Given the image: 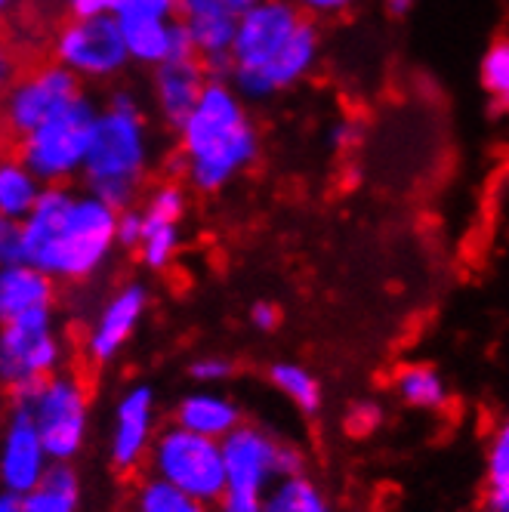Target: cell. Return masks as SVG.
Segmentation results:
<instances>
[{
    "label": "cell",
    "instance_id": "obj_2",
    "mask_svg": "<svg viewBox=\"0 0 509 512\" xmlns=\"http://www.w3.org/2000/svg\"><path fill=\"white\" fill-rule=\"evenodd\" d=\"M167 158L170 179H183L198 195H216L260 161L263 136L250 102L226 78H210L192 115L176 133Z\"/></svg>",
    "mask_w": 509,
    "mask_h": 512
},
{
    "label": "cell",
    "instance_id": "obj_22",
    "mask_svg": "<svg viewBox=\"0 0 509 512\" xmlns=\"http://www.w3.org/2000/svg\"><path fill=\"white\" fill-rule=\"evenodd\" d=\"M44 182L34 176L16 155L0 164V219L4 223H22V219L38 207L44 195Z\"/></svg>",
    "mask_w": 509,
    "mask_h": 512
},
{
    "label": "cell",
    "instance_id": "obj_7",
    "mask_svg": "<svg viewBox=\"0 0 509 512\" xmlns=\"http://www.w3.org/2000/svg\"><path fill=\"white\" fill-rule=\"evenodd\" d=\"M149 475L186 491L189 497L216 506L226 494V454L223 442L189 432L179 423L158 429V438L149 454Z\"/></svg>",
    "mask_w": 509,
    "mask_h": 512
},
{
    "label": "cell",
    "instance_id": "obj_29",
    "mask_svg": "<svg viewBox=\"0 0 509 512\" xmlns=\"http://www.w3.org/2000/svg\"><path fill=\"white\" fill-rule=\"evenodd\" d=\"M118 22L139 19H176V0H115Z\"/></svg>",
    "mask_w": 509,
    "mask_h": 512
},
{
    "label": "cell",
    "instance_id": "obj_15",
    "mask_svg": "<svg viewBox=\"0 0 509 512\" xmlns=\"http://www.w3.org/2000/svg\"><path fill=\"white\" fill-rule=\"evenodd\" d=\"M50 466L53 460L31 414L10 401L4 435H0V485L10 494L25 497L44 485Z\"/></svg>",
    "mask_w": 509,
    "mask_h": 512
},
{
    "label": "cell",
    "instance_id": "obj_20",
    "mask_svg": "<svg viewBox=\"0 0 509 512\" xmlns=\"http://www.w3.org/2000/svg\"><path fill=\"white\" fill-rule=\"evenodd\" d=\"M56 281L28 263L0 266V318L13 321L34 309H53Z\"/></svg>",
    "mask_w": 509,
    "mask_h": 512
},
{
    "label": "cell",
    "instance_id": "obj_23",
    "mask_svg": "<svg viewBox=\"0 0 509 512\" xmlns=\"http://www.w3.org/2000/svg\"><path fill=\"white\" fill-rule=\"evenodd\" d=\"M81 479L71 463H53L38 491L22 497L19 512H78Z\"/></svg>",
    "mask_w": 509,
    "mask_h": 512
},
{
    "label": "cell",
    "instance_id": "obj_24",
    "mask_svg": "<svg viewBox=\"0 0 509 512\" xmlns=\"http://www.w3.org/2000/svg\"><path fill=\"white\" fill-rule=\"evenodd\" d=\"M485 512H509V411L491 432L485 451Z\"/></svg>",
    "mask_w": 509,
    "mask_h": 512
},
{
    "label": "cell",
    "instance_id": "obj_25",
    "mask_svg": "<svg viewBox=\"0 0 509 512\" xmlns=\"http://www.w3.org/2000/svg\"><path fill=\"white\" fill-rule=\"evenodd\" d=\"M266 374H269L272 389L281 392L300 414L315 417L321 411V401H324L321 380L309 368H303L297 361H275V364H269Z\"/></svg>",
    "mask_w": 509,
    "mask_h": 512
},
{
    "label": "cell",
    "instance_id": "obj_5",
    "mask_svg": "<svg viewBox=\"0 0 509 512\" xmlns=\"http://www.w3.org/2000/svg\"><path fill=\"white\" fill-rule=\"evenodd\" d=\"M102 102L84 90L75 102H68L59 115L44 121L38 130L13 142V155L38 176L44 186H75L84 176L93 133L99 124Z\"/></svg>",
    "mask_w": 509,
    "mask_h": 512
},
{
    "label": "cell",
    "instance_id": "obj_8",
    "mask_svg": "<svg viewBox=\"0 0 509 512\" xmlns=\"http://www.w3.org/2000/svg\"><path fill=\"white\" fill-rule=\"evenodd\" d=\"M50 59L68 68L87 90L121 84L133 65L118 16L65 19L50 38Z\"/></svg>",
    "mask_w": 509,
    "mask_h": 512
},
{
    "label": "cell",
    "instance_id": "obj_19",
    "mask_svg": "<svg viewBox=\"0 0 509 512\" xmlns=\"http://www.w3.org/2000/svg\"><path fill=\"white\" fill-rule=\"evenodd\" d=\"M173 423H179L189 432L216 438V442H226V438L244 423V411L235 398L216 392V389H195L183 395L173 408Z\"/></svg>",
    "mask_w": 509,
    "mask_h": 512
},
{
    "label": "cell",
    "instance_id": "obj_1",
    "mask_svg": "<svg viewBox=\"0 0 509 512\" xmlns=\"http://www.w3.org/2000/svg\"><path fill=\"white\" fill-rule=\"evenodd\" d=\"M121 210L84 186H47L38 207L19 223L22 263L56 284H84L112 263Z\"/></svg>",
    "mask_w": 509,
    "mask_h": 512
},
{
    "label": "cell",
    "instance_id": "obj_9",
    "mask_svg": "<svg viewBox=\"0 0 509 512\" xmlns=\"http://www.w3.org/2000/svg\"><path fill=\"white\" fill-rule=\"evenodd\" d=\"M226 494L266 500L272 485L306 472V457L294 442H284L260 423H241L226 442Z\"/></svg>",
    "mask_w": 509,
    "mask_h": 512
},
{
    "label": "cell",
    "instance_id": "obj_4",
    "mask_svg": "<svg viewBox=\"0 0 509 512\" xmlns=\"http://www.w3.org/2000/svg\"><path fill=\"white\" fill-rule=\"evenodd\" d=\"M155 158L158 149L149 96L130 84L108 87L81 186L115 210L136 207L149 192L145 186H149Z\"/></svg>",
    "mask_w": 509,
    "mask_h": 512
},
{
    "label": "cell",
    "instance_id": "obj_11",
    "mask_svg": "<svg viewBox=\"0 0 509 512\" xmlns=\"http://www.w3.org/2000/svg\"><path fill=\"white\" fill-rule=\"evenodd\" d=\"M84 90L87 87L56 59L34 62L31 68L19 71L4 90V130L16 142L59 115Z\"/></svg>",
    "mask_w": 509,
    "mask_h": 512
},
{
    "label": "cell",
    "instance_id": "obj_27",
    "mask_svg": "<svg viewBox=\"0 0 509 512\" xmlns=\"http://www.w3.org/2000/svg\"><path fill=\"white\" fill-rule=\"evenodd\" d=\"M133 512H213V506L149 475L133 491Z\"/></svg>",
    "mask_w": 509,
    "mask_h": 512
},
{
    "label": "cell",
    "instance_id": "obj_12",
    "mask_svg": "<svg viewBox=\"0 0 509 512\" xmlns=\"http://www.w3.org/2000/svg\"><path fill=\"white\" fill-rule=\"evenodd\" d=\"M142 238L136 260L145 272H167L183 250V223L189 213V186L183 179H161L139 201Z\"/></svg>",
    "mask_w": 509,
    "mask_h": 512
},
{
    "label": "cell",
    "instance_id": "obj_13",
    "mask_svg": "<svg viewBox=\"0 0 509 512\" xmlns=\"http://www.w3.org/2000/svg\"><path fill=\"white\" fill-rule=\"evenodd\" d=\"M158 398L149 383L127 386L112 414V432H108V463L121 475H133L149 466V454L158 438Z\"/></svg>",
    "mask_w": 509,
    "mask_h": 512
},
{
    "label": "cell",
    "instance_id": "obj_37",
    "mask_svg": "<svg viewBox=\"0 0 509 512\" xmlns=\"http://www.w3.org/2000/svg\"><path fill=\"white\" fill-rule=\"evenodd\" d=\"M19 509H22V497L19 494H10V491L0 494V512H19Z\"/></svg>",
    "mask_w": 509,
    "mask_h": 512
},
{
    "label": "cell",
    "instance_id": "obj_17",
    "mask_svg": "<svg viewBox=\"0 0 509 512\" xmlns=\"http://www.w3.org/2000/svg\"><path fill=\"white\" fill-rule=\"evenodd\" d=\"M238 16L226 0H176V19L189 31L195 53L207 62L213 78L229 81L232 44Z\"/></svg>",
    "mask_w": 509,
    "mask_h": 512
},
{
    "label": "cell",
    "instance_id": "obj_16",
    "mask_svg": "<svg viewBox=\"0 0 509 512\" xmlns=\"http://www.w3.org/2000/svg\"><path fill=\"white\" fill-rule=\"evenodd\" d=\"M210 68L198 53L189 56H176L155 71H149V108L152 118L176 133L183 127V121L192 115V108L198 105L201 93L210 84Z\"/></svg>",
    "mask_w": 509,
    "mask_h": 512
},
{
    "label": "cell",
    "instance_id": "obj_31",
    "mask_svg": "<svg viewBox=\"0 0 509 512\" xmlns=\"http://www.w3.org/2000/svg\"><path fill=\"white\" fill-rule=\"evenodd\" d=\"M306 19H315V22H324V19H337V16H346L349 10H355L361 0H290Z\"/></svg>",
    "mask_w": 509,
    "mask_h": 512
},
{
    "label": "cell",
    "instance_id": "obj_3",
    "mask_svg": "<svg viewBox=\"0 0 509 512\" xmlns=\"http://www.w3.org/2000/svg\"><path fill=\"white\" fill-rule=\"evenodd\" d=\"M321 59V28L290 0H260L238 16L229 81L253 105L303 84Z\"/></svg>",
    "mask_w": 509,
    "mask_h": 512
},
{
    "label": "cell",
    "instance_id": "obj_6",
    "mask_svg": "<svg viewBox=\"0 0 509 512\" xmlns=\"http://www.w3.org/2000/svg\"><path fill=\"white\" fill-rule=\"evenodd\" d=\"M10 401L31 414L53 463L81 457L90 429V392L75 371H59L44 383L13 389Z\"/></svg>",
    "mask_w": 509,
    "mask_h": 512
},
{
    "label": "cell",
    "instance_id": "obj_28",
    "mask_svg": "<svg viewBox=\"0 0 509 512\" xmlns=\"http://www.w3.org/2000/svg\"><path fill=\"white\" fill-rule=\"evenodd\" d=\"M479 81L497 112H509V34L488 44L479 62Z\"/></svg>",
    "mask_w": 509,
    "mask_h": 512
},
{
    "label": "cell",
    "instance_id": "obj_34",
    "mask_svg": "<svg viewBox=\"0 0 509 512\" xmlns=\"http://www.w3.org/2000/svg\"><path fill=\"white\" fill-rule=\"evenodd\" d=\"M22 263V241H19V223H4L0 219V266Z\"/></svg>",
    "mask_w": 509,
    "mask_h": 512
},
{
    "label": "cell",
    "instance_id": "obj_14",
    "mask_svg": "<svg viewBox=\"0 0 509 512\" xmlns=\"http://www.w3.org/2000/svg\"><path fill=\"white\" fill-rule=\"evenodd\" d=\"M145 312H149V287L142 281L118 284L99 306L90 331H87V340H84L87 361L96 364V368L112 364L136 337Z\"/></svg>",
    "mask_w": 509,
    "mask_h": 512
},
{
    "label": "cell",
    "instance_id": "obj_33",
    "mask_svg": "<svg viewBox=\"0 0 509 512\" xmlns=\"http://www.w3.org/2000/svg\"><path fill=\"white\" fill-rule=\"evenodd\" d=\"M139 238H142V213H139V204H136V207L121 210V219H118V244H121V250L136 253Z\"/></svg>",
    "mask_w": 509,
    "mask_h": 512
},
{
    "label": "cell",
    "instance_id": "obj_32",
    "mask_svg": "<svg viewBox=\"0 0 509 512\" xmlns=\"http://www.w3.org/2000/svg\"><path fill=\"white\" fill-rule=\"evenodd\" d=\"M65 19H90V16H115V0H59Z\"/></svg>",
    "mask_w": 509,
    "mask_h": 512
},
{
    "label": "cell",
    "instance_id": "obj_39",
    "mask_svg": "<svg viewBox=\"0 0 509 512\" xmlns=\"http://www.w3.org/2000/svg\"><path fill=\"white\" fill-rule=\"evenodd\" d=\"M13 4H16V0H0V7H4V10H13Z\"/></svg>",
    "mask_w": 509,
    "mask_h": 512
},
{
    "label": "cell",
    "instance_id": "obj_35",
    "mask_svg": "<svg viewBox=\"0 0 509 512\" xmlns=\"http://www.w3.org/2000/svg\"><path fill=\"white\" fill-rule=\"evenodd\" d=\"M281 321H284L281 306H275L269 300H260V303L250 306V324L257 327V331H263V334H275L281 327Z\"/></svg>",
    "mask_w": 509,
    "mask_h": 512
},
{
    "label": "cell",
    "instance_id": "obj_10",
    "mask_svg": "<svg viewBox=\"0 0 509 512\" xmlns=\"http://www.w3.org/2000/svg\"><path fill=\"white\" fill-rule=\"evenodd\" d=\"M62 340L56 334L53 309H34L13 321H4L0 331V380L4 386L25 389L44 383L62 371Z\"/></svg>",
    "mask_w": 509,
    "mask_h": 512
},
{
    "label": "cell",
    "instance_id": "obj_26",
    "mask_svg": "<svg viewBox=\"0 0 509 512\" xmlns=\"http://www.w3.org/2000/svg\"><path fill=\"white\" fill-rule=\"evenodd\" d=\"M263 512H334V506L312 475L300 472L272 485L263 500Z\"/></svg>",
    "mask_w": 509,
    "mask_h": 512
},
{
    "label": "cell",
    "instance_id": "obj_18",
    "mask_svg": "<svg viewBox=\"0 0 509 512\" xmlns=\"http://www.w3.org/2000/svg\"><path fill=\"white\" fill-rule=\"evenodd\" d=\"M130 62L136 68L155 71L158 65L195 53L189 31L179 19H139V22H121Z\"/></svg>",
    "mask_w": 509,
    "mask_h": 512
},
{
    "label": "cell",
    "instance_id": "obj_36",
    "mask_svg": "<svg viewBox=\"0 0 509 512\" xmlns=\"http://www.w3.org/2000/svg\"><path fill=\"white\" fill-rule=\"evenodd\" d=\"M380 4H383V10H386L389 16L402 19V16H408V13L414 10L417 0H380Z\"/></svg>",
    "mask_w": 509,
    "mask_h": 512
},
{
    "label": "cell",
    "instance_id": "obj_21",
    "mask_svg": "<svg viewBox=\"0 0 509 512\" xmlns=\"http://www.w3.org/2000/svg\"><path fill=\"white\" fill-rule=\"evenodd\" d=\"M392 389L402 398V405L414 411H442L448 405V383L442 371L426 361L402 364L392 377Z\"/></svg>",
    "mask_w": 509,
    "mask_h": 512
},
{
    "label": "cell",
    "instance_id": "obj_38",
    "mask_svg": "<svg viewBox=\"0 0 509 512\" xmlns=\"http://www.w3.org/2000/svg\"><path fill=\"white\" fill-rule=\"evenodd\" d=\"M226 4H229L235 13H244V10H250L253 4H260V0H226Z\"/></svg>",
    "mask_w": 509,
    "mask_h": 512
},
{
    "label": "cell",
    "instance_id": "obj_30",
    "mask_svg": "<svg viewBox=\"0 0 509 512\" xmlns=\"http://www.w3.org/2000/svg\"><path fill=\"white\" fill-rule=\"evenodd\" d=\"M235 377V364L223 355H201L189 364V380L198 386H223Z\"/></svg>",
    "mask_w": 509,
    "mask_h": 512
}]
</instances>
